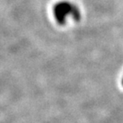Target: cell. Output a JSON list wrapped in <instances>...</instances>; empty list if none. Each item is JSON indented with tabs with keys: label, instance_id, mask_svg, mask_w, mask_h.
<instances>
[{
	"label": "cell",
	"instance_id": "1",
	"mask_svg": "<svg viewBox=\"0 0 123 123\" xmlns=\"http://www.w3.org/2000/svg\"><path fill=\"white\" fill-rule=\"evenodd\" d=\"M54 13L56 14V19L58 21L63 23L65 21L66 18L68 17H77L79 15V12L76 8L68 3H62L58 4L55 9Z\"/></svg>",
	"mask_w": 123,
	"mask_h": 123
}]
</instances>
